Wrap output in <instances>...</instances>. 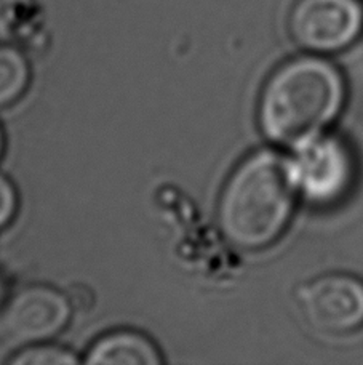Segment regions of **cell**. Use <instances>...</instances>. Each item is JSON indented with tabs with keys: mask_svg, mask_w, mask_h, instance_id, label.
I'll list each match as a JSON object with an SVG mask.
<instances>
[{
	"mask_svg": "<svg viewBox=\"0 0 363 365\" xmlns=\"http://www.w3.org/2000/svg\"><path fill=\"white\" fill-rule=\"evenodd\" d=\"M80 362L82 359H79L73 351L50 341L19 348L16 349V354H13L9 359L10 365H74Z\"/></svg>",
	"mask_w": 363,
	"mask_h": 365,
	"instance_id": "obj_9",
	"label": "cell"
},
{
	"mask_svg": "<svg viewBox=\"0 0 363 365\" xmlns=\"http://www.w3.org/2000/svg\"><path fill=\"white\" fill-rule=\"evenodd\" d=\"M4 295V285H2V279H0V298Z\"/></svg>",
	"mask_w": 363,
	"mask_h": 365,
	"instance_id": "obj_12",
	"label": "cell"
},
{
	"mask_svg": "<svg viewBox=\"0 0 363 365\" xmlns=\"http://www.w3.org/2000/svg\"><path fill=\"white\" fill-rule=\"evenodd\" d=\"M293 165L300 194L319 205L344 197L355 177L351 149L336 136L322 135L298 149Z\"/></svg>",
	"mask_w": 363,
	"mask_h": 365,
	"instance_id": "obj_6",
	"label": "cell"
},
{
	"mask_svg": "<svg viewBox=\"0 0 363 365\" xmlns=\"http://www.w3.org/2000/svg\"><path fill=\"white\" fill-rule=\"evenodd\" d=\"M346 103L341 71L320 56L285 63L259 98L258 120L272 145L298 151L325 135Z\"/></svg>",
	"mask_w": 363,
	"mask_h": 365,
	"instance_id": "obj_2",
	"label": "cell"
},
{
	"mask_svg": "<svg viewBox=\"0 0 363 365\" xmlns=\"http://www.w3.org/2000/svg\"><path fill=\"white\" fill-rule=\"evenodd\" d=\"M73 316L68 297L51 285H29L11 297L0 311V343L19 349L50 341Z\"/></svg>",
	"mask_w": 363,
	"mask_h": 365,
	"instance_id": "obj_4",
	"label": "cell"
},
{
	"mask_svg": "<svg viewBox=\"0 0 363 365\" xmlns=\"http://www.w3.org/2000/svg\"><path fill=\"white\" fill-rule=\"evenodd\" d=\"M4 151H5V133H4L2 125H0V158H2Z\"/></svg>",
	"mask_w": 363,
	"mask_h": 365,
	"instance_id": "obj_11",
	"label": "cell"
},
{
	"mask_svg": "<svg viewBox=\"0 0 363 365\" xmlns=\"http://www.w3.org/2000/svg\"><path fill=\"white\" fill-rule=\"evenodd\" d=\"M298 194L293 159L269 149L251 154L226 181L218 204L219 230L241 250L268 249L288 227Z\"/></svg>",
	"mask_w": 363,
	"mask_h": 365,
	"instance_id": "obj_1",
	"label": "cell"
},
{
	"mask_svg": "<svg viewBox=\"0 0 363 365\" xmlns=\"http://www.w3.org/2000/svg\"><path fill=\"white\" fill-rule=\"evenodd\" d=\"M18 191L13 181L0 173V230L9 226L18 212Z\"/></svg>",
	"mask_w": 363,
	"mask_h": 365,
	"instance_id": "obj_10",
	"label": "cell"
},
{
	"mask_svg": "<svg viewBox=\"0 0 363 365\" xmlns=\"http://www.w3.org/2000/svg\"><path fill=\"white\" fill-rule=\"evenodd\" d=\"M31 64L24 51L11 43H0V109L11 106L28 91Z\"/></svg>",
	"mask_w": 363,
	"mask_h": 365,
	"instance_id": "obj_8",
	"label": "cell"
},
{
	"mask_svg": "<svg viewBox=\"0 0 363 365\" xmlns=\"http://www.w3.org/2000/svg\"><path fill=\"white\" fill-rule=\"evenodd\" d=\"M298 304L307 324L328 336L363 329V280L346 272L325 274L298 290Z\"/></svg>",
	"mask_w": 363,
	"mask_h": 365,
	"instance_id": "obj_5",
	"label": "cell"
},
{
	"mask_svg": "<svg viewBox=\"0 0 363 365\" xmlns=\"http://www.w3.org/2000/svg\"><path fill=\"white\" fill-rule=\"evenodd\" d=\"M82 362L88 365H160L164 357L151 338L136 330H115L98 338Z\"/></svg>",
	"mask_w": 363,
	"mask_h": 365,
	"instance_id": "obj_7",
	"label": "cell"
},
{
	"mask_svg": "<svg viewBox=\"0 0 363 365\" xmlns=\"http://www.w3.org/2000/svg\"><path fill=\"white\" fill-rule=\"evenodd\" d=\"M296 45L312 55L351 47L363 32L362 0H296L288 16Z\"/></svg>",
	"mask_w": 363,
	"mask_h": 365,
	"instance_id": "obj_3",
	"label": "cell"
}]
</instances>
